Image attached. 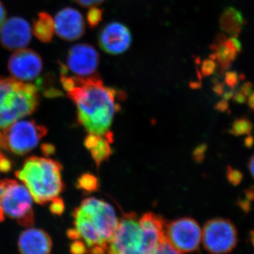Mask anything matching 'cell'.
<instances>
[{
	"instance_id": "6da1fadb",
	"label": "cell",
	"mask_w": 254,
	"mask_h": 254,
	"mask_svg": "<svg viewBox=\"0 0 254 254\" xmlns=\"http://www.w3.org/2000/svg\"><path fill=\"white\" fill-rule=\"evenodd\" d=\"M60 82L77 109L78 123L93 134L103 136L109 131L120 105L116 98H125V92L105 86L98 74L88 77L70 76L60 73Z\"/></svg>"
},
{
	"instance_id": "7a4b0ae2",
	"label": "cell",
	"mask_w": 254,
	"mask_h": 254,
	"mask_svg": "<svg viewBox=\"0 0 254 254\" xmlns=\"http://www.w3.org/2000/svg\"><path fill=\"white\" fill-rule=\"evenodd\" d=\"M62 170L63 166L56 160L32 156L15 175L24 184L33 200L45 205L59 197L64 189Z\"/></svg>"
},
{
	"instance_id": "3957f363",
	"label": "cell",
	"mask_w": 254,
	"mask_h": 254,
	"mask_svg": "<svg viewBox=\"0 0 254 254\" xmlns=\"http://www.w3.org/2000/svg\"><path fill=\"white\" fill-rule=\"evenodd\" d=\"M165 240L153 225L141 226L135 213L125 214L108 243L107 254H152Z\"/></svg>"
},
{
	"instance_id": "277c9868",
	"label": "cell",
	"mask_w": 254,
	"mask_h": 254,
	"mask_svg": "<svg viewBox=\"0 0 254 254\" xmlns=\"http://www.w3.org/2000/svg\"><path fill=\"white\" fill-rule=\"evenodd\" d=\"M38 88L14 78H0V131L31 115L39 104Z\"/></svg>"
},
{
	"instance_id": "5b68a950",
	"label": "cell",
	"mask_w": 254,
	"mask_h": 254,
	"mask_svg": "<svg viewBox=\"0 0 254 254\" xmlns=\"http://www.w3.org/2000/svg\"><path fill=\"white\" fill-rule=\"evenodd\" d=\"M77 218L95 230L108 245L118 225V218L111 205L98 198H88L73 212Z\"/></svg>"
},
{
	"instance_id": "8992f818",
	"label": "cell",
	"mask_w": 254,
	"mask_h": 254,
	"mask_svg": "<svg viewBox=\"0 0 254 254\" xmlns=\"http://www.w3.org/2000/svg\"><path fill=\"white\" fill-rule=\"evenodd\" d=\"M4 190L0 198V206L9 218L16 220L23 227L33 226L35 223L33 198L24 185L15 180H3Z\"/></svg>"
},
{
	"instance_id": "52a82bcc",
	"label": "cell",
	"mask_w": 254,
	"mask_h": 254,
	"mask_svg": "<svg viewBox=\"0 0 254 254\" xmlns=\"http://www.w3.org/2000/svg\"><path fill=\"white\" fill-rule=\"evenodd\" d=\"M47 133L46 127L33 120L15 122L1 131L3 146L14 154L24 155L34 149Z\"/></svg>"
},
{
	"instance_id": "ba28073f",
	"label": "cell",
	"mask_w": 254,
	"mask_h": 254,
	"mask_svg": "<svg viewBox=\"0 0 254 254\" xmlns=\"http://www.w3.org/2000/svg\"><path fill=\"white\" fill-rule=\"evenodd\" d=\"M205 250L211 254L230 253L237 247L238 232L235 225L225 218H214L205 223L202 231Z\"/></svg>"
},
{
	"instance_id": "9c48e42d",
	"label": "cell",
	"mask_w": 254,
	"mask_h": 254,
	"mask_svg": "<svg viewBox=\"0 0 254 254\" xmlns=\"http://www.w3.org/2000/svg\"><path fill=\"white\" fill-rule=\"evenodd\" d=\"M165 240L181 253H190L199 248L202 230L193 219L183 218L166 225Z\"/></svg>"
},
{
	"instance_id": "30bf717a",
	"label": "cell",
	"mask_w": 254,
	"mask_h": 254,
	"mask_svg": "<svg viewBox=\"0 0 254 254\" xmlns=\"http://www.w3.org/2000/svg\"><path fill=\"white\" fill-rule=\"evenodd\" d=\"M100 63V55L91 45L81 43L71 47L66 58V68L80 77L95 74Z\"/></svg>"
},
{
	"instance_id": "8fae6325",
	"label": "cell",
	"mask_w": 254,
	"mask_h": 254,
	"mask_svg": "<svg viewBox=\"0 0 254 254\" xmlns=\"http://www.w3.org/2000/svg\"><path fill=\"white\" fill-rule=\"evenodd\" d=\"M8 69L14 78L19 81L34 80L43 68L41 55L30 49L17 50L8 60Z\"/></svg>"
},
{
	"instance_id": "7c38bea8",
	"label": "cell",
	"mask_w": 254,
	"mask_h": 254,
	"mask_svg": "<svg viewBox=\"0 0 254 254\" xmlns=\"http://www.w3.org/2000/svg\"><path fill=\"white\" fill-rule=\"evenodd\" d=\"M31 41V26L24 18L18 16L10 18L0 28V43L9 51L24 49Z\"/></svg>"
},
{
	"instance_id": "4fadbf2b",
	"label": "cell",
	"mask_w": 254,
	"mask_h": 254,
	"mask_svg": "<svg viewBox=\"0 0 254 254\" xmlns=\"http://www.w3.org/2000/svg\"><path fill=\"white\" fill-rule=\"evenodd\" d=\"M131 32L125 25L119 22L107 24L98 36L100 48L112 55L123 54L131 44Z\"/></svg>"
},
{
	"instance_id": "5bb4252c",
	"label": "cell",
	"mask_w": 254,
	"mask_h": 254,
	"mask_svg": "<svg viewBox=\"0 0 254 254\" xmlns=\"http://www.w3.org/2000/svg\"><path fill=\"white\" fill-rule=\"evenodd\" d=\"M55 32L64 41H74L79 39L86 32L84 18L77 9L66 7L55 15Z\"/></svg>"
},
{
	"instance_id": "9a60e30c",
	"label": "cell",
	"mask_w": 254,
	"mask_h": 254,
	"mask_svg": "<svg viewBox=\"0 0 254 254\" xmlns=\"http://www.w3.org/2000/svg\"><path fill=\"white\" fill-rule=\"evenodd\" d=\"M210 50L213 53L210 55V58L216 60L220 69L223 73L232 66L238 53L242 51V43L237 37L227 38L223 33H219L210 46Z\"/></svg>"
},
{
	"instance_id": "2e32d148",
	"label": "cell",
	"mask_w": 254,
	"mask_h": 254,
	"mask_svg": "<svg viewBox=\"0 0 254 254\" xmlns=\"http://www.w3.org/2000/svg\"><path fill=\"white\" fill-rule=\"evenodd\" d=\"M17 246L20 254H50L53 240L44 230L29 228L19 235Z\"/></svg>"
},
{
	"instance_id": "e0dca14e",
	"label": "cell",
	"mask_w": 254,
	"mask_h": 254,
	"mask_svg": "<svg viewBox=\"0 0 254 254\" xmlns=\"http://www.w3.org/2000/svg\"><path fill=\"white\" fill-rule=\"evenodd\" d=\"M113 141V134L110 131L103 136L90 133L85 138V147L89 150L98 168L103 162L108 160L113 153L110 147V143Z\"/></svg>"
},
{
	"instance_id": "ac0fdd59",
	"label": "cell",
	"mask_w": 254,
	"mask_h": 254,
	"mask_svg": "<svg viewBox=\"0 0 254 254\" xmlns=\"http://www.w3.org/2000/svg\"><path fill=\"white\" fill-rule=\"evenodd\" d=\"M245 18L240 11L235 8L227 7L220 18V28L224 33L232 37H237L243 28Z\"/></svg>"
},
{
	"instance_id": "d6986e66",
	"label": "cell",
	"mask_w": 254,
	"mask_h": 254,
	"mask_svg": "<svg viewBox=\"0 0 254 254\" xmlns=\"http://www.w3.org/2000/svg\"><path fill=\"white\" fill-rule=\"evenodd\" d=\"M55 31L54 18L48 13L42 11L33 21L34 36L42 43H49L53 40Z\"/></svg>"
},
{
	"instance_id": "ffe728a7",
	"label": "cell",
	"mask_w": 254,
	"mask_h": 254,
	"mask_svg": "<svg viewBox=\"0 0 254 254\" xmlns=\"http://www.w3.org/2000/svg\"><path fill=\"white\" fill-rule=\"evenodd\" d=\"M76 186L78 190L89 193L99 190L100 182L97 177L93 174L85 173L78 177Z\"/></svg>"
},
{
	"instance_id": "44dd1931",
	"label": "cell",
	"mask_w": 254,
	"mask_h": 254,
	"mask_svg": "<svg viewBox=\"0 0 254 254\" xmlns=\"http://www.w3.org/2000/svg\"><path fill=\"white\" fill-rule=\"evenodd\" d=\"M254 130V124L250 119L241 118L237 119L232 123L231 128L228 130L230 134L235 136L252 134Z\"/></svg>"
},
{
	"instance_id": "7402d4cb",
	"label": "cell",
	"mask_w": 254,
	"mask_h": 254,
	"mask_svg": "<svg viewBox=\"0 0 254 254\" xmlns=\"http://www.w3.org/2000/svg\"><path fill=\"white\" fill-rule=\"evenodd\" d=\"M103 10L95 6H92L87 13V21L89 27L95 28L103 20Z\"/></svg>"
},
{
	"instance_id": "603a6c76",
	"label": "cell",
	"mask_w": 254,
	"mask_h": 254,
	"mask_svg": "<svg viewBox=\"0 0 254 254\" xmlns=\"http://www.w3.org/2000/svg\"><path fill=\"white\" fill-rule=\"evenodd\" d=\"M227 179L228 182L233 186H238L243 180V174L240 170L227 166Z\"/></svg>"
},
{
	"instance_id": "cb8c5ba5",
	"label": "cell",
	"mask_w": 254,
	"mask_h": 254,
	"mask_svg": "<svg viewBox=\"0 0 254 254\" xmlns=\"http://www.w3.org/2000/svg\"><path fill=\"white\" fill-rule=\"evenodd\" d=\"M215 68H216V63L215 60L209 58L203 60L201 64V67H200V71L201 74L205 77L211 76L215 73Z\"/></svg>"
},
{
	"instance_id": "d4e9b609",
	"label": "cell",
	"mask_w": 254,
	"mask_h": 254,
	"mask_svg": "<svg viewBox=\"0 0 254 254\" xmlns=\"http://www.w3.org/2000/svg\"><path fill=\"white\" fill-rule=\"evenodd\" d=\"M152 254H182V253L174 248L173 246L170 245L166 240H164Z\"/></svg>"
},
{
	"instance_id": "484cf974",
	"label": "cell",
	"mask_w": 254,
	"mask_h": 254,
	"mask_svg": "<svg viewBox=\"0 0 254 254\" xmlns=\"http://www.w3.org/2000/svg\"><path fill=\"white\" fill-rule=\"evenodd\" d=\"M64 203L63 200L62 198L58 197V198L52 200L51 204L50 205V210L53 215L60 216L64 212Z\"/></svg>"
},
{
	"instance_id": "4316f807",
	"label": "cell",
	"mask_w": 254,
	"mask_h": 254,
	"mask_svg": "<svg viewBox=\"0 0 254 254\" xmlns=\"http://www.w3.org/2000/svg\"><path fill=\"white\" fill-rule=\"evenodd\" d=\"M240 76L237 71H230L225 73V83L229 88L235 89L239 84Z\"/></svg>"
},
{
	"instance_id": "83f0119b",
	"label": "cell",
	"mask_w": 254,
	"mask_h": 254,
	"mask_svg": "<svg viewBox=\"0 0 254 254\" xmlns=\"http://www.w3.org/2000/svg\"><path fill=\"white\" fill-rule=\"evenodd\" d=\"M70 252L71 254H86L88 253V248L86 244L83 241L74 240L70 245Z\"/></svg>"
},
{
	"instance_id": "f1b7e54d",
	"label": "cell",
	"mask_w": 254,
	"mask_h": 254,
	"mask_svg": "<svg viewBox=\"0 0 254 254\" xmlns=\"http://www.w3.org/2000/svg\"><path fill=\"white\" fill-rule=\"evenodd\" d=\"M207 148H208L207 145L205 144V143H202V144L196 147L195 149L193 150L192 155H193V158L194 159L197 163L203 162V159L205 158V153H206Z\"/></svg>"
},
{
	"instance_id": "f546056e",
	"label": "cell",
	"mask_w": 254,
	"mask_h": 254,
	"mask_svg": "<svg viewBox=\"0 0 254 254\" xmlns=\"http://www.w3.org/2000/svg\"><path fill=\"white\" fill-rule=\"evenodd\" d=\"M74 1L83 7H92L102 4L105 0H74Z\"/></svg>"
},
{
	"instance_id": "4dcf8cb0",
	"label": "cell",
	"mask_w": 254,
	"mask_h": 254,
	"mask_svg": "<svg viewBox=\"0 0 254 254\" xmlns=\"http://www.w3.org/2000/svg\"><path fill=\"white\" fill-rule=\"evenodd\" d=\"M254 91V84L250 81L246 82L240 88V91L246 97H250Z\"/></svg>"
},
{
	"instance_id": "1f68e13d",
	"label": "cell",
	"mask_w": 254,
	"mask_h": 254,
	"mask_svg": "<svg viewBox=\"0 0 254 254\" xmlns=\"http://www.w3.org/2000/svg\"><path fill=\"white\" fill-rule=\"evenodd\" d=\"M237 205H238L245 213H248L250 211L251 209H252V202L245 198H244V199H241V198L239 199L238 201H237Z\"/></svg>"
},
{
	"instance_id": "d6a6232c",
	"label": "cell",
	"mask_w": 254,
	"mask_h": 254,
	"mask_svg": "<svg viewBox=\"0 0 254 254\" xmlns=\"http://www.w3.org/2000/svg\"><path fill=\"white\" fill-rule=\"evenodd\" d=\"M233 100L235 103H238V104H244L247 101V97L240 91L235 92L233 95Z\"/></svg>"
},
{
	"instance_id": "836d02e7",
	"label": "cell",
	"mask_w": 254,
	"mask_h": 254,
	"mask_svg": "<svg viewBox=\"0 0 254 254\" xmlns=\"http://www.w3.org/2000/svg\"><path fill=\"white\" fill-rule=\"evenodd\" d=\"M228 101L224 99L217 103L215 107V109L218 110L219 112H222V113L227 112V110H228Z\"/></svg>"
},
{
	"instance_id": "e575fe53",
	"label": "cell",
	"mask_w": 254,
	"mask_h": 254,
	"mask_svg": "<svg viewBox=\"0 0 254 254\" xmlns=\"http://www.w3.org/2000/svg\"><path fill=\"white\" fill-rule=\"evenodd\" d=\"M245 198L251 202L254 201V187H251L245 190Z\"/></svg>"
},
{
	"instance_id": "d590c367",
	"label": "cell",
	"mask_w": 254,
	"mask_h": 254,
	"mask_svg": "<svg viewBox=\"0 0 254 254\" xmlns=\"http://www.w3.org/2000/svg\"><path fill=\"white\" fill-rule=\"evenodd\" d=\"M6 16V10L5 9L4 4L0 1V28L4 22Z\"/></svg>"
},
{
	"instance_id": "8d00e7d4",
	"label": "cell",
	"mask_w": 254,
	"mask_h": 254,
	"mask_svg": "<svg viewBox=\"0 0 254 254\" xmlns=\"http://www.w3.org/2000/svg\"><path fill=\"white\" fill-rule=\"evenodd\" d=\"M66 235H67V237L70 240H80L79 235H78V232L76 231L75 228L68 229L67 232H66Z\"/></svg>"
},
{
	"instance_id": "74e56055",
	"label": "cell",
	"mask_w": 254,
	"mask_h": 254,
	"mask_svg": "<svg viewBox=\"0 0 254 254\" xmlns=\"http://www.w3.org/2000/svg\"><path fill=\"white\" fill-rule=\"evenodd\" d=\"M213 90L217 95H223L224 91H225V85L222 83H215V84H214Z\"/></svg>"
},
{
	"instance_id": "f35d334b",
	"label": "cell",
	"mask_w": 254,
	"mask_h": 254,
	"mask_svg": "<svg viewBox=\"0 0 254 254\" xmlns=\"http://www.w3.org/2000/svg\"><path fill=\"white\" fill-rule=\"evenodd\" d=\"M245 145L247 148H251L253 147L254 145V136L252 134L247 135L245 139Z\"/></svg>"
},
{
	"instance_id": "ab89813d",
	"label": "cell",
	"mask_w": 254,
	"mask_h": 254,
	"mask_svg": "<svg viewBox=\"0 0 254 254\" xmlns=\"http://www.w3.org/2000/svg\"><path fill=\"white\" fill-rule=\"evenodd\" d=\"M43 149L44 150V153L48 155L51 154L52 153L55 151L54 147L52 146L51 145H43Z\"/></svg>"
},
{
	"instance_id": "60d3db41",
	"label": "cell",
	"mask_w": 254,
	"mask_h": 254,
	"mask_svg": "<svg viewBox=\"0 0 254 254\" xmlns=\"http://www.w3.org/2000/svg\"><path fill=\"white\" fill-rule=\"evenodd\" d=\"M235 91L234 89L230 90V91L225 92L223 93V99L226 100L228 101L229 100L232 99L233 98V95L235 94Z\"/></svg>"
},
{
	"instance_id": "b9f144b4",
	"label": "cell",
	"mask_w": 254,
	"mask_h": 254,
	"mask_svg": "<svg viewBox=\"0 0 254 254\" xmlns=\"http://www.w3.org/2000/svg\"><path fill=\"white\" fill-rule=\"evenodd\" d=\"M3 149H4V146H3L2 135H1V131H0V161L6 158V155L3 154L2 152H1Z\"/></svg>"
},
{
	"instance_id": "7bdbcfd3",
	"label": "cell",
	"mask_w": 254,
	"mask_h": 254,
	"mask_svg": "<svg viewBox=\"0 0 254 254\" xmlns=\"http://www.w3.org/2000/svg\"><path fill=\"white\" fill-rule=\"evenodd\" d=\"M249 169L252 177L254 178V155L250 159V163H249Z\"/></svg>"
},
{
	"instance_id": "ee69618b",
	"label": "cell",
	"mask_w": 254,
	"mask_h": 254,
	"mask_svg": "<svg viewBox=\"0 0 254 254\" xmlns=\"http://www.w3.org/2000/svg\"><path fill=\"white\" fill-rule=\"evenodd\" d=\"M248 104L250 109L254 111V91L253 93L251 94L250 98H249Z\"/></svg>"
},
{
	"instance_id": "f6af8a7d",
	"label": "cell",
	"mask_w": 254,
	"mask_h": 254,
	"mask_svg": "<svg viewBox=\"0 0 254 254\" xmlns=\"http://www.w3.org/2000/svg\"><path fill=\"white\" fill-rule=\"evenodd\" d=\"M250 241L254 247V230L251 231L250 234Z\"/></svg>"
},
{
	"instance_id": "bcb514c9",
	"label": "cell",
	"mask_w": 254,
	"mask_h": 254,
	"mask_svg": "<svg viewBox=\"0 0 254 254\" xmlns=\"http://www.w3.org/2000/svg\"><path fill=\"white\" fill-rule=\"evenodd\" d=\"M3 190H4V184H3V180H0V198L2 195Z\"/></svg>"
}]
</instances>
